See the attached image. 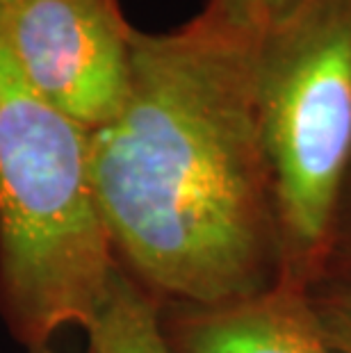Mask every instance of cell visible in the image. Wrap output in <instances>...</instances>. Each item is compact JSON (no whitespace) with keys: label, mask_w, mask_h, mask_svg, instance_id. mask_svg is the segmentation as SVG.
I'll return each mask as SVG.
<instances>
[{"label":"cell","mask_w":351,"mask_h":353,"mask_svg":"<svg viewBox=\"0 0 351 353\" xmlns=\"http://www.w3.org/2000/svg\"><path fill=\"white\" fill-rule=\"evenodd\" d=\"M258 41L205 7L171 32L135 30L126 99L92 132L117 265L162 305L233 301L283 278Z\"/></svg>","instance_id":"6da1fadb"},{"label":"cell","mask_w":351,"mask_h":353,"mask_svg":"<svg viewBox=\"0 0 351 353\" xmlns=\"http://www.w3.org/2000/svg\"><path fill=\"white\" fill-rule=\"evenodd\" d=\"M119 269L92 185V132L37 92L0 21V317L28 351L85 328Z\"/></svg>","instance_id":"7a4b0ae2"},{"label":"cell","mask_w":351,"mask_h":353,"mask_svg":"<svg viewBox=\"0 0 351 353\" xmlns=\"http://www.w3.org/2000/svg\"><path fill=\"white\" fill-rule=\"evenodd\" d=\"M258 114L283 278L331 262L351 169V0H312L258 41Z\"/></svg>","instance_id":"3957f363"},{"label":"cell","mask_w":351,"mask_h":353,"mask_svg":"<svg viewBox=\"0 0 351 353\" xmlns=\"http://www.w3.org/2000/svg\"><path fill=\"white\" fill-rule=\"evenodd\" d=\"M14 59L43 99L94 132L128 92L135 28L119 0H17L0 7Z\"/></svg>","instance_id":"277c9868"},{"label":"cell","mask_w":351,"mask_h":353,"mask_svg":"<svg viewBox=\"0 0 351 353\" xmlns=\"http://www.w3.org/2000/svg\"><path fill=\"white\" fill-rule=\"evenodd\" d=\"M162 328L174 353H349L319 321L308 290L288 278L223 303H164Z\"/></svg>","instance_id":"5b68a950"},{"label":"cell","mask_w":351,"mask_h":353,"mask_svg":"<svg viewBox=\"0 0 351 353\" xmlns=\"http://www.w3.org/2000/svg\"><path fill=\"white\" fill-rule=\"evenodd\" d=\"M87 353H174L162 328V303L121 267L82 328Z\"/></svg>","instance_id":"8992f818"},{"label":"cell","mask_w":351,"mask_h":353,"mask_svg":"<svg viewBox=\"0 0 351 353\" xmlns=\"http://www.w3.org/2000/svg\"><path fill=\"white\" fill-rule=\"evenodd\" d=\"M312 0H208L205 10L246 32L263 37Z\"/></svg>","instance_id":"52a82bcc"},{"label":"cell","mask_w":351,"mask_h":353,"mask_svg":"<svg viewBox=\"0 0 351 353\" xmlns=\"http://www.w3.org/2000/svg\"><path fill=\"white\" fill-rule=\"evenodd\" d=\"M308 294L328 335L351 353V281L338 283L319 292H308Z\"/></svg>","instance_id":"ba28073f"},{"label":"cell","mask_w":351,"mask_h":353,"mask_svg":"<svg viewBox=\"0 0 351 353\" xmlns=\"http://www.w3.org/2000/svg\"><path fill=\"white\" fill-rule=\"evenodd\" d=\"M335 251L340 253L342 265L351 272V214L340 216L338 232H335V242H333V253ZM333 253H331V258H333Z\"/></svg>","instance_id":"9c48e42d"},{"label":"cell","mask_w":351,"mask_h":353,"mask_svg":"<svg viewBox=\"0 0 351 353\" xmlns=\"http://www.w3.org/2000/svg\"><path fill=\"white\" fill-rule=\"evenodd\" d=\"M28 353H57L53 347H43V349H34V351H28Z\"/></svg>","instance_id":"30bf717a"},{"label":"cell","mask_w":351,"mask_h":353,"mask_svg":"<svg viewBox=\"0 0 351 353\" xmlns=\"http://www.w3.org/2000/svg\"><path fill=\"white\" fill-rule=\"evenodd\" d=\"M12 3H17V0H0V7H7V5H12Z\"/></svg>","instance_id":"8fae6325"}]
</instances>
